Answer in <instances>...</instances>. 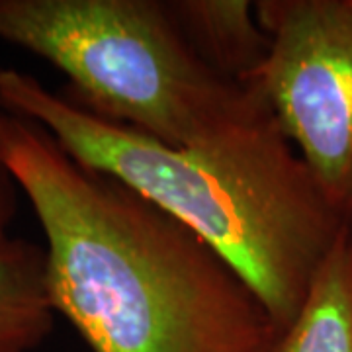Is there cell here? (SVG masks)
<instances>
[{
	"instance_id": "52a82bcc",
	"label": "cell",
	"mask_w": 352,
	"mask_h": 352,
	"mask_svg": "<svg viewBox=\"0 0 352 352\" xmlns=\"http://www.w3.org/2000/svg\"><path fill=\"white\" fill-rule=\"evenodd\" d=\"M272 352H352V233L342 229Z\"/></svg>"
},
{
	"instance_id": "7a4b0ae2",
	"label": "cell",
	"mask_w": 352,
	"mask_h": 352,
	"mask_svg": "<svg viewBox=\"0 0 352 352\" xmlns=\"http://www.w3.org/2000/svg\"><path fill=\"white\" fill-rule=\"evenodd\" d=\"M0 108L36 122L76 161L190 227L247 280L278 333L296 319L346 227L272 113L201 145L173 147L14 67L0 69Z\"/></svg>"
},
{
	"instance_id": "ba28073f",
	"label": "cell",
	"mask_w": 352,
	"mask_h": 352,
	"mask_svg": "<svg viewBox=\"0 0 352 352\" xmlns=\"http://www.w3.org/2000/svg\"><path fill=\"white\" fill-rule=\"evenodd\" d=\"M18 198H20V188L14 182L12 175L6 168L0 155V235L10 233L8 229L18 214Z\"/></svg>"
},
{
	"instance_id": "8992f818",
	"label": "cell",
	"mask_w": 352,
	"mask_h": 352,
	"mask_svg": "<svg viewBox=\"0 0 352 352\" xmlns=\"http://www.w3.org/2000/svg\"><path fill=\"white\" fill-rule=\"evenodd\" d=\"M45 254L34 241L0 235V352H34L53 331Z\"/></svg>"
},
{
	"instance_id": "5b68a950",
	"label": "cell",
	"mask_w": 352,
	"mask_h": 352,
	"mask_svg": "<svg viewBox=\"0 0 352 352\" xmlns=\"http://www.w3.org/2000/svg\"><path fill=\"white\" fill-rule=\"evenodd\" d=\"M194 55L212 73L251 85L268 61L272 39L247 0H166Z\"/></svg>"
},
{
	"instance_id": "3957f363",
	"label": "cell",
	"mask_w": 352,
	"mask_h": 352,
	"mask_svg": "<svg viewBox=\"0 0 352 352\" xmlns=\"http://www.w3.org/2000/svg\"><path fill=\"white\" fill-rule=\"evenodd\" d=\"M0 39L61 71L69 100L173 147L272 113L254 85L201 63L166 0H0Z\"/></svg>"
},
{
	"instance_id": "6da1fadb",
	"label": "cell",
	"mask_w": 352,
	"mask_h": 352,
	"mask_svg": "<svg viewBox=\"0 0 352 352\" xmlns=\"http://www.w3.org/2000/svg\"><path fill=\"white\" fill-rule=\"evenodd\" d=\"M0 155L43 231L55 315L92 352H272L263 300L190 227L0 108Z\"/></svg>"
},
{
	"instance_id": "277c9868",
	"label": "cell",
	"mask_w": 352,
	"mask_h": 352,
	"mask_svg": "<svg viewBox=\"0 0 352 352\" xmlns=\"http://www.w3.org/2000/svg\"><path fill=\"white\" fill-rule=\"evenodd\" d=\"M272 39L251 85L346 215L352 196V0H258Z\"/></svg>"
},
{
	"instance_id": "9c48e42d",
	"label": "cell",
	"mask_w": 352,
	"mask_h": 352,
	"mask_svg": "<svg viewBox=\"0 0 352 352\" xmlns=\"http://www.w3.org/2000/svg\"><path fill=\"white\" fill-rule=\"evenodd\" d=\"M346 226L351 229L352 233V196H351V201H349V208H346Z\"/></svg>"
}]
</instances>
